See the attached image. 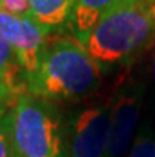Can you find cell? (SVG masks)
I'll return each instance as SVG.
<instances>
[{
	"instance_id": "8",
	"label": "cell",
	"mask_w": 155,
	"mask_h": 157,
	"mask_svg": "<svg viewBox=\"0 0 155 157\" xmlns=\"http://www.w3.org/2000/svg\"><path fill=\"white\" fill-rule=\"evenodd\" d=\"M29 3L33 19L52 30L70 24L76 0H29Z\"/></svg>"
},
{
	"instance_id": "17",
	"label": "cell",
	"mask_w": 155,
	"mask_h": 157,
	"mask_svg": "<svg viewBox=\"0 0 155 157\" xmlns=\"http://www.w3.org/2000/svg\"><path fill=\"white\" fill-rule=\"evenodd\" d=\"M0 5H2V0H0Z\"/></svg>"
},
{
	"instance_id": "9",
	"label": "cell",
	"mask_w": 155,
	"mask_h": 157,
	"mask_svg": "<svg viewBox=\"0 0 155 157\" xmlns=\"http://www.w3.org/2000/svg\"><path fill=\"white\" fill-rule=\"evenodd\" d=\"M21 71L22 68L13 48L0 35V87H5L19 97L27 90V86H24L21 81Z\"/></svg>"
},
{
	"instance_id": "4",
	"label": "cell",
	"mask_w": 155,
	"mask_h": 157,
	"mask_svg": "<svg viewBox=\"0 0 155 157\" xmlns=\"http://www.w3.org/2000/svg\"><path fill=\"white\" fill-rule=\"evenodd\" d=\"M49 32L51 29L33 17H19L0 10V35L13 48L25 75H32L38 68Z\"/></svg>"
},
{
	"instance_id": "3",
	"label": "cell",
	"mask_w": 155,
	"mask_h": 157,
	"mask_svg": "<svg viewBox=\"0 0 155 157\" xmlns=\"http://www.w3.org/2000/svg\"><path fill=\"white\" fill-rule=\"evenodd\" d=\"M13 140L19 157H65L60 117L48 100L22 92L14 101Z\"/></svg>"
},
{
	"instance_id": "14",
	"label": "cell",
	"mask_w": 155,
	"mask_h": 157,
	"mask_svg": "<svg viewBox=\"0 0 155 157\" xmlns=\"http://www.w3.org/2000/svg\"><path fill=\"white\" fill-rule=\"evenodd\" d=\"M14 105V103H13ZM11 103H0V119H2L3 116H5V113L8 111V109H10L11 106H13Z\"/></svg>"
},
{
	"instance_id": "12",
	"label": "cell",
	"mask_w": 155,
	"mask_h": 157,
	"mask_svg": "<svg viewBox=\"0 0 155 157\" xmlns=\"http://www.w3.org/2000/svg\"><path fill=\"white\" fill-rule=\"evenodd\" d=\"M0 10L5 11V13H8V14H13V16L32 17L29 0H2Z\"/></svg>"
},
{
	"instance_id": "5",
	"label": "cell",
	"mask_w": 155,
	"mask_h": 157,
	"mask_svg": "<svg viewBox=\"0 0 155 157\" xmlns=\"http://www.w3.org/2000/svg\"><path fill=\"white\" fill-rule=\"evenodd\" d=\"M70 157H106L111 140L109 105L83 109L73 122Z\"/></svg>"
},
{
	"instance_id": "15",
	"label": "cell",
	"mask_w": 155,
	"mask_h": 157,
	"mask_svg": "<svg viewBox=\"0 0 155 157\" xmlns=\"http://www.w3.org/2000/svg\"><path fill=\"white\" fill-rule=\"evenodd\" d=\"M150 76H152V79L155 82V51L152 54V60H150Z\"/></svg>"
},
{
	"instance_id": "6",
	"label": "cell",
	"mask_w": 155,
	"mask_h": 157,
	"mask_svg": "<svg viewBox=\"0 0 155 157\" xmlns=\"http://www.w3.org/2000/svg\"><path fill=\"white\" fill-rule=\"evenodd\" d=\"M111 109V140L106 157L128 154L141 113V92H120L109 105Z\"/></svg>"
},
{
	"instance_id": "2",
	"label": "cell",
	"mask_w": 155,
	"mask_h": 157,
	"mask_svg": "<svg viewBox=\"0 0 155 157\" xmlns=\"http://www.w3.org/2000/svg\"><path fill=\"white\" fill-rule=\"evenodd\" d=\"M98 65L136 57L155 44V2L124 0L81 41Z\"/></svg>"
},
{
	"instance_id": "11",
	"label": "cell",
	"mask_w": 155,
	"mask_h": 157,
	"mask_svg": "<svg viewBox=\"0 0 155 157\" xmlns=\"http://www.w3.org/2000/svg\"><path fill=\"white\" fill-rule=\"evenodd\" d=\"M128 157H155V138L149 132H141L133 140Z\"/></svg>"
},
{
	"instance_id": "13",
	"label": "cell",
	"mask_w": 155,
	"mask_h": 157,
	"mask_svg": "<svg viewBox=\"0 0 155 157\" xmlns=\"http://www.w3.org/2000/svg\"><path fill=\"white\" fill-rule=\"evenodd\" d=\"M17 100V95H14L13 92H10L5 87H0V103H14Z\"/></svg>"
},
{
	"instance_id": "10",
	"label": "cell",
	"mask_w": 155,
	"mask_h": 157,
	"mask_svg": "<svg viewBox=\"0 0 155 157\" xmlns=\"http://www.w3.org/2000/svg\"><path fill=\"white\" fill-rule=\"evenodd\" d=\"M13 108V106H11ZM11 108L0 119V157H19L13 140V111Z\"/></svg>"
},
{
	"instance_id": "7",
	"label": "cell",
	"mask_w": 155,
	"mask_h": 157,
	"mask_svg": "<svg viewBox=\"0 0 155 157\" xmlns=\"http://www.w3.org/2000/svg\"><path fill=\"white\" fill-rule=\"evenodd\" d=\"M124 0H76L70 25L76 38L83 41L103 17Z\"/></svg>"
},
{
	"instance_id": "16",
	"label": "cell",
	"mask_w": 155,
	"mask_h": 157,
	"mask_svg": "<svg viewBox=\"0 0 155 157\" xmlns=\"http://www.w3.org/2000/svg\"><path fill=\"white\" fill-rule=\"evenodd\" d=\"M147 2H155V0H147Z\"/></svg>"
},
{
	"instance_id": "1",
	"label": "cell",
	"mask_w": 155,
	"mask_h": 157,
	"mask_svg": "<svg viewBox=\"0 0 155 157\" xmlns=\"http://www.w3.org/2000/svg\"><path fill=\"white\" fill-rule=\"evenodd\" d=\"M27 76V92L43 100L79 98L101 84L97 60L78 38L57 36L44 46L40 65Z\"/></svg>"
}]
</instances>
